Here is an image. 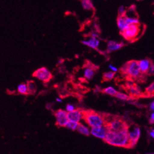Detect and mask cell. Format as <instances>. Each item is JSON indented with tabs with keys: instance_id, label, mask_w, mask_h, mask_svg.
Masks as SVG:
<instances>
[{
	"instance_id": "obj_1",
	"label": "cell",
	"mask_w": 154,
	"mask_h": 154,
	"mask_svg": "<svg viewBox=\"0 0 154 154\" xmlns=\"http://www.w3.org/2000/svg\"><path fill=\"white\" fill-rule=\"evenodd\" d=\"M120 72L125 75L129 81H136L140 83L146 82L147 75L141 72L139 61L131 60L128 61L120 68Z\"/></svg>"
},
{
	"instance_id": "obj_2",
	"label": "cell",
	"mask_w": 154,
	"mask_h": 154,
	"mask_svg": "<svg viewBox=\"0 0 154 154\" xmlns=\"http://www.w3.org/2000/svg\"><path fill=\"white\" fill-rule=\"evenodd\" d=\"M128 130L126 129L118 131L109 130L104 140L107 144L114 146L129 148Z\"/></svg>"
},
{
	"instance_id": "obj_3",
	"label": "cell",
	"mask_w": 154,
	"mask_h": 154,
	"mask_svg": "<svg viewBox=\"0 0 154 154\" xmlns=\"http://www.w3.org/2000/svg\"><path fill=\"white\" fill-rule=\"evenodd\" d=\"M146 28V25L141 23L129 25L121 33L126 40L130 42H134L142 36L145 32Z\"/></svg>"
},
{
	"instance_id": "obj_4",
	"label": "cell",
	"mask_w": 154,
	"mask_h": 154,
	"mask_svg": "<svg viewBox=\"0 0 154 154\" xmlns=\"http://www.w3.org/2000/svg\"><path fill=\"white\" fill-rule=\"evenodd\" d=\"M85 122L89 127H99L105 125V119L102 115L94 111H84V118Z\"/></svg>"
},
{
	"instance_id": "obj_5",
	"label": "cell",
	"mask_w": 154,
	"mask_h": 154,
	"mask_svg": "<svg viewBox=\"0 0 154 154\" xmlns=\"http://www.w3.org/2000/svg\"><path fill=\"white\" fill-rule=\"evenodd\" d=\"M105 125L111 131H121L129 129L127 123L122 118H111L109 120L106 122Z\"/></svg>"
},
{
	"instance_id": "obj_6",
	"label": "cell",
	"mask_w": 154,
	"mask_h": 154,
	"mask_svg": "<svg viewBox=\"0 0 154 154\" xmlns=\"http://www.w3.org/2000/svg\"><path fill=\"white\" fill-rule=\"evenodd\" d=\"M33 76L44 82H48L52 78V75L50 71L44 67L36 70L33 73Z\"/></svg>"
},
{
	"instance_id": "obj_7",
	"label": "cell",
	"mask_w": 154,
	"mask_h": 154,
	"mask_svg": "<svg viewBox=\"0 0 154 154\" xmlns=\"http://www.w3.org/2000/svg\"><path fill=\"white\" fill-rule=\"evenodd\" d=\"M127 90L130 96L133 97V98H143V93L140 88V87L134 84L132 81H129V82L126 84Z\"/></svg>"
},
{
	"instance_id": "obj_8",
	"label": "cell",
	"mask_w": 154,
	"mask_h": 154,
	"mask_svg": "<svg viewBox=\"0 0 154 154\" xmlns=\"http://www.w3.org/2000/svg\"><path fill=\"white\" fill-rule=\"evenodd\" d=\"M130 144L129 148H133L136 146L141 136V130L139 127H134L131 131L128 130Z\"/></svg>"
},
{
	"instance_id": "obj_9",
	"label": "cell",
	"mask_w": 154,
	"mask_h": 154,
	"mask_svg": "<svg viewBox=\"0 0 154 154\" xmlns=\"http://www.w3.org/2000/svg\"><path fill=\"white\" fill-rule=\"evenodd\" d=\"M56 122L59 127H66L69 120L68 119L67 111L63 110H58L55 113Z\"/></svg>"
},
{
	"instance_id": "obj_10",
	"label": "cell",
	"mask_w": 154,
	"mask_h": 154,
	"mask_svg": "<svg viewBox=\"0 0 154 154\" xmlns=\"http://www.w3.org/2000/svg\"><path fill=\"white\" fill-rule=\"evenodd\" d=\"M109 130L107 127L104 125L99 127H94L90 130V133L94 136L100 138V139L104 140Z\"/></svg>"
},
{
	"instance_id": "obj_11",
	"label": "cell",
	"mask_w": 154,
	"mask_h": 154,
	"mask_svg": "<svg viewBox=\"0 0 154 154\" xmlns=\"http://www.w3.org/2000/svg\"><path fill=\"white\" fill-rule=\"evenodd\" d=\"M82 43L87 46V47L92 49H98L100 44V41L98 39V37H94V36H90L89 38L85 40H83L82 41Z\"/></svg>"
},
{
	"instance_id": "obj_12",
	"label": "cell",
	"mask_w": 154,
	"mask_h": 154,
	"mask_svg": "<svg viewBox=\"0 0 154 154\" xmlns=\"http://www.w3.org/2000/svg\"><path fill=\"white\" fill-rule=\"evenodd\" d=\"M84 118V111L81 109H75L74 111L68 112V119L69 121L79 123Z\"/></svg>"
},
{
	"instance_id": "obj_13",
	"label": "cell",
	"mask_w": 154,
	"mask_h": 154,
	"mask_svg": "<svg viewBox=\"0 0 154 154\" xmlns=\"http://www.w3.org/2000/svg\"><path fill=\"white\" fill-rule=\"evenodd\" d=\"M124 43L119 42L115 41H109L107 44V51L111 53L116 51H118L124 46Z\"/></svg>"
},
{
	"instance_id": "obj_14",
	"label": "cell",
	"mask_w": 154,
	"mask_h": 154,
	"mask_svg": "<svg viewBox=\"0 0 154 154\" xmlns=\"http://www.w3.org/2000/svg\"><path fill=\"white\" fill-rule=\"evenodd\" d=\"M152 60L149 58H146L142 60L139 61V64H140V67L141 69V71L143 73L147 75L148 71L150 68V66L151 64L152 63Z\"/></svg>"
},
{
	"instance_id": "obj_15",
	"label": "cell",
	"mask_w": 154,
	"mask_h": 154,
	"mask_svg": "<svg viewBox=\"0 0 154 154\" xmlns=\"http://www.w3.org/2000/svg\"><path fill=\"white\" fill-rule=\"evenodd\" d=\"M117 27L120 31V32H123L128 26V24L126 22L125 16H119L117 19Z\"/></svg>"
},
{
	"instance_id": "obj_16",
	"label": "cell",
	"mask_w": 154,
	"mask_h": 154,
	"mask_svg": "<svg viewBox=\"0 0 154 154\" xmlns=\"http://www.w3.org/2000/svg\"><path fill=\"white\" fill-rule=\"evenodd\" d=\"M154 97V82L146 88L145 91L143 93V98Z\"/></svg>"
},
{
	"instance_id": "obj_17",
	"label": "cell",
	"mask_w": 154,
	"mask_h": 154,
	"mask_svg": "<svg viewBox=\"0 0 154 154\" xmlns=\"http://www.w3.org/2000/svg\"><path fill=\"white\" fill-rule=\"evenodd\" d=\"M84 75L85 78L90 80L94 77L95 75V69L90 66H87L85 68L84 71Z\"/></svg>"
},
{
	"instance_id": "obj_18",
	"label": "cell",
	"mask_w": 154,
	"mask_h": 154,
	"mask_svg": "<svg viewBox=\"0 0 154 154\" xmlns=\"http://www.w3.org/2000/svg\"><path fill=\"white\" fill-rule=\"evenodd\" d=\"M81 5L85 10L91 11L94 9V6L91 0H81Z\"/></svg>"
},
{
	"instance_id": "obj_19",
	"label": "cell",
	"mask_w": 154,
	"mask_h": 154,
	"mask_svg": "<svg viewBox=\"0 0 154 154\" xmlns=\"http://www.w3.org/2000/svg\"><path fill=\"white\" fill-rule=\"evenodd\" d=\"M77 131H78L79 133L85 135V136H89L90 134H91L90 130L87 127H86L85 125H84L83 124H79V125L78 129H77Z\"/></svg>"
},
{
	"instance_id": "obj_20",
	"label": "cell",
	"mask_w": 154,
	"mask_h": 154,
	"mask_svg": "<svg viewBox=\"0 0 154 154\" xmlns=\"http://www.w3.org/2000/svg\"><path fill=\"white\" fill-rule=\"evenodd\" d=\"M119 100H122V101H130V100H135L131 96H129L128 95H126L125 94H123L122 92H117V94L115 96Z\"/></svg>"
},
{
	"instance_id": "obj_21",
	"label": "cell",
	"mask_w": 154,
	"mask_h": 154,
	"mask_svg": "<svg viewBox=\"0 0 154 154\" xmlns=\"http://www.w3.org/2000/svg\"><path fill=\"white\" fill-rule=\"evenodd\" d=\"M17 91L19 94L22 95H26L28 94V89L27 84L25 83H22L19 84L17 87Z\"/></svg>"
},
{
	"instance_id": "obj_22",
	"label": "cell",
	"mask_w": 154,
	"mask_h": 154,
	"mask_svg": "<svg viewBox=\"0 0 154 154\" xmlns=\"http://www.w3.org/2000/svg\"><path fill=\"white\" fill-rule=\"evenodd\" d=\"M125 17V20L126 22L127 23V24L129 25H133V24H137L140 23L139 21V19L138 17H130V16H127V15H124Z\"/></svg>"
},
{
	"instance_id": "obj_23",
	"label": "cell",
	"mask_w": 154,
	"mask_h": 154,
	"mask_svg": "<svg viewBox=\"0 0 154 154\" xmlns=\"http://www.w3.org/2000/svg\"><path fill=\"white\" fill-rule=\"evenodd\" d=\"M103 92L107 95H109L111 96H116L118 91L113 87L110 86L104 88L103 90Z\"/></svg>"
},
{
	"instance_id": "obj_24",
	"label": "cell",
	"mask_w": 154,
	"mask_h": 154,
	"mask_svg": "<svg viewBox=\"0 0 154 154\" xmlns=\"http://www.w3.org/2000/svg\"><path fill=\"white\" fill-rule=\"evenodd\" d=\"M28 89V94H34L36 91V86L35 83L33 81H29L27 84Z\"/></svg>"
},
{
	"instance_id": "obj_25",
	"label": "cell",
	"mask_w": 154,
	"mask_h": 154,
	"mask_svg": "<svg viewBox=\"0 0 154 154\" xmlns=\"http://www.w3.org/2000/svg\"><path fill=\"white\" fill-rule=\"evenodd\" d=\"M79 125V123L69 121L68 123L67 124V125H66V127L67 128L69 129V130L74 131V130H77V129H78Z\"/></svg>"
},
{
	"instance_id": "obj_26",
	"label": "cell",
	"mask_w": 154,
	"mask_h": 154,
	"mask_svg": "<svg viewBox=\"0 0 154 154\" xmlns=\"http://www.w3.org/2000/svg\"><path fill=\"white\" fill-rule=\"evenodd\" d=\"M115 74H116V72L112 71L106 72L103 74V79L105 81H111L114 78Z\"/></svg>"
},
{
	"instance_id": "obj_27",
	"label": "cell",
	"mask_w": 154,
	"mask_h": 154,
	"mask_svg": "<svg viewBox=\"0 0 154 154\" xmlns=\"http://www.w3.org/2000/svg\"><path fill=\"white\" fill-rule=\"evenodd\" d=\"M127 11V9L124 6H120L119 8V16H124V15L126 14Z\"/></svg>"
},
{
	"instance_id": "obj_28",
	"label": "cell",
	"mask_w": 154,
	"mask_h": 154,
	"mask_svg": "<svg viewBox=\"0 0 154 154\" xmlns=\"http://www.w3.org/2000/svg\"><path fill=\"white\" fill-rule=\"evenodd\" d=\"M154 75V63L153 62H152V63L151 64L147 72V75Z\"/></svg>"
},
{
	"instance_id": "obj_29",
	"label": "cell",
	"mask_w": 154,
	"mask_h": 154,
	"mask_svg": "<svg viewBox=\"0 0 154 154\" xmlns=\"http://www.w3.org/2000/svg\"><path fill=\"white\" fill-rule=\"evenodd\" d=\"M75 110V107L72 104H68L66 105V111L68 112H72L73 111Z\"/></svg>"
},
{
	"instance_id": "obj_30",
	"label": "cell",
	"mask_w": 154,
	"mask_h": 154,
	"mask_svg": "<svg viewBox=\"0 0 154 154\" xmlns=\"http://www.w3.org/2000/svg\"><path fill=\"white\" fill-rule=\"evenodd\" d=\"M149 124H154V112H153L151 116H150V117L149 120Z\"/></svg>"
},
{
	"instance_id": "obj_31",
	"label": "cell",
	"mask_w": 154,
	"mask_h": 154,
	"mask_svg": "<svg viewBox=\"0 0 154 154\" xmlns=\"http://www.w3.org/2000/svg\"><path fill=\"white\" fill-rule=\"evenodd\" d=\"M109 69L112 71H114V72H117V71H118V69H117V68H116V67H115L114 66H113L112 65H109Z\"/></svg>"
},
{
	"instance_id": "obj_32",
	"label": "cell",
	"mask_w": 154,
	"mask_h": 154,
	"mask_svg": "<svg viewBox=\"0 0 154 154\" xmlns=\"http://www.w3.org/2000/svg\"><path fill=\"white\" fill-rule=\"evenodd\" d=\"M149 134H150V136L152 138H154V129H152V130L149 131Z\"/></svg>"
},
{
	"instance_id": "obj_33",
	"label": "cell",
	"mask_w": 154,
	"mask_h": 154,
	"mask_svg": "<svg viewBox=\"0 0 154 154\" xmlns=\"http://www.w3.org/2000/svg\"><path fill=\"white\" fill-rule=\"evenodd\" d=\"M150 109L152 111H154V101L150 105Z\"/></svg>"
},
{
	"instance_id": "obj_34",
	"label": "cell",
	"mask_w": 154,
	"mask_h": 154,
	"mask_svg": "<svg viewBox=\"0 0 154 154\" xmlns=\"http://www.w3.org/2000/svg\"><path fill=\"white\" fill-rule=\"evenodd\" d=\"M56 101H57V102H58V103H61V102L63 101L62 100H61L60 98H57V99H56Z\"/></svg>"
},
{
	"instance_id": "obj_35",
	"label": "cell",
	"mask_w": 154,
	"mask_h": 154,
	"mask_svg": "<svg viewBox=\"0 0 154 154\" xmlns=\"http://www.w3.org/2000/svg\"><path fill=\"white\" fill-rule=\"evenodd\" d=\"M146 154H154V153H146Z\"/></svg>"
},
{
	"instance_id": "obj_36",
	"label": "cell",
	"mask_w": 154,
	"mask_h": 154,
	"mask_svg": "<svg viewBox=\"0 0 154 154\" xmlns=\"http://www.w3.org/2000/svg\"><path fill=\"white\" fill-rule=\"evenodd\" d=\"M137 1H141V0H137Z\"/></svg>"
}]
</instances>
